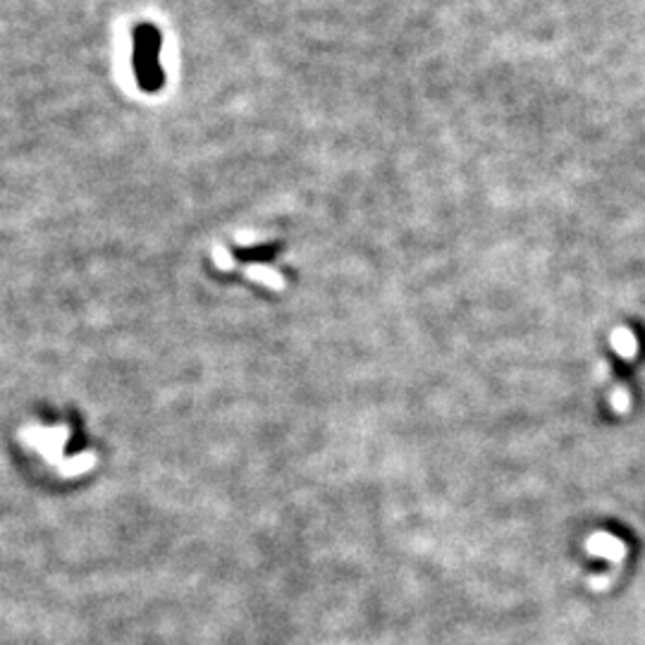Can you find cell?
Masks as SVG:
<instances>
[{"label":"cell","mask_w":645,"mask_h":645,"mask_svg":"<svg viewBox=\"0 0 645 645\" xmlns=\"http://www.w3.org/2000/svg\"><path fill=\"white\" fill-rule=\"evenodd\" d=\"M134 50H132V65H134V77L142 91L155 93L165 84V72L161 65L163 37L158 26L151 22H142L134 26Z\"/></svg>","instance_id":"1"}]
</instances>
